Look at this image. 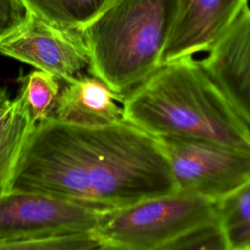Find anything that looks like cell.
Listing matches in <instances>:
<instances>
[{"label":"cell","mask_w":250,"mask_h":250,"mask_svg":"<svg viewBox=\"0 0 250 250\" xmlns=\"http://www.w3.org/2000/svg\"><path fill=\"white\" fill-rule=\"evenodd\" d=\"M11 190L105 209L178 191L158 138L126 120L90 127L53 116L36 123Z\"/></svg>","instance_id":"1"},{"label":"cell","mask_w":250,"mask_h":250,"mask_svg":"<svg viewBox=\"0 0 250 250\" xmlns=\"http://www.w3.org/2000/svg\"><path fill=\"white\" fill-rule=\"evenodd\" d=\"M124 120L156 138L213 141L250 151V127L193 57L160 65L123 101Z\"/></svg>","instance_id":"2"},{"label":"cell","mask_w":250,"mask_h":250,"mask_svg":"<svg viewBox=\"0 0 250 250\" xmlns=\"http://www.w3.org/2000/svg\"><path fill=\"white\" fill-rule=\"evenodd\" d=\"M177 0H112L82 30L89 70L126 97L158 67Z\"/></svg>","instance_id":"3"},{"label":"cell","mask_w":250,"mask_h":250,"mask_svg":"<svg viewBox=\"0 0 250 250\" xmlns=\"http://www.w3.org/2000/svg\"><path fill=\"white\" fill-rule=\"evenodd\" d=\"M215 220L216 201L177 191L107 209L94 232L103 249L166 250L191 229Z\"/></svg>","instance_id":"4"},{"label":"cell","mask_w":250,"mask_h":250,"mask_svg":"<svg viewBox=\"0 0 250 250\" xmlns=\"http://www.w3.org/2000/svg\"><path fill=\"white\" fill-rule=\"evenodd\" d=\"M179 192L213 201L250 180V151L191 138H158Z\"/></svg>","instance_id":"5"},{"label":"cell","mask_w":250,"mask_h":250,"mask_svg":"<svg viewBox=\"0 0 250 250\" xmlns=\"http://www.w3.org/2000/svg\"><path fill=\"white\" fill-rule=\"evenodd\" d=\"M105 208L32 191L0 194V240L94 231Z\"/></svg>","instance_id":"6"},{"label":"cell","mask_w":250,"mask_h":250,"mask_svg":"<svg viewBox=\"0 0 250 250\" xmlns=\"http://www.w3.org/2000/svg\"><path fill=\"white\" fill-rule=\"evenodd\" d=\"M0 54L66 83L90 65L89 50L81 31L60 28L29 11L20 24L0 37Z\"/></svg>","instance_id":"7"},{"label":"cell","mask_w":250,"mask_h":250,"mask_svg":"<svg viewBox=\"0 0 250 250\" xmlns=\"http://www.w3.org/2000/svg\"><path fill=\"white\" fill-rule=\"evenodd\" d=\"M248 0H177L159 66L208 52L229 29Z\"/></svg>","instance_id":"8"},{"label":"cell","mask_w":250,"mask_h":250,"mask_svg":"<svg viewBox=\"0 0 250 250\" xmlns=\"http://www.w3.org/2000/svg\"><path fill=\"white\" fill-rule=\"evenodd\" d=\"M250 127V9L246 7L200 60Z\"/></svg>","instance_id":"9"},{"label":"cell","mask_w":250,"mask_h":250,"mask_svg":"<svg viewBox=\"0 0 250 250\" xmlns=\"http://www.w3.org/2000/svg\"><path fill=\"white\" fill-rule=\"evenodd\" d=\"M125 97L110 90L98 77L78 76L59 93L54 114L59 121L81 126H104L124 120L115 101Z\"/></svg>","instance_id":"10"},{"label":"cell","mask_w":250,"mask_h":250,"mask_svg":"<svg viewBox=\"0 0 250 250\" xmlns=\"http://www.w3.org/2000/svg\"><path fill=\"white\" fill-rule=\"evenodd\" d=\"M35 126L21 83L18 95L0 108V194L11 190L18 163Z\"/></svg>","instance_id":"11"},{"label":"cell","mask_w":250,"mask_h":250,"mask_svg":"<svg viewBox=\"0 0 250 250\" xmlns=\"http://www.w3.org/2000/svg\"><path fill=\"white\" fill-rule=\"evenodd\" d=\"M227 250H250V180L216 201Z\"/></svg>","instance_id":"12"},{"label":"cell","mask_w":250,"mask_h":250,"mask_svg":"<svg viewBox=\"0 0 250 250\" xmlns=\"http://www.w3.org/2000/svg\"><path fill=\"white\" fill-rule=\"evenodd\" d=\"M27 11L55 26L81 31L112 0H20Z\"/></svg>","instance_id":"13"},{"label":"cell","mask_w":250,"mask_h":250,"mask_svg":"<svg viewBox=\"0 0 250 250\" xmlns=\"http://www.w3.org/2000/svg\"><path fill=\"white\" fill-rule=\"evenodd\" d=\"M103 249L94 231L67 232L45 236L0 240V250Z\"/></svg>","instance_id":"14"},{"label":"cell","mask_w":250,"mask_h":250,"mask_svg":"<svg viewBox=\"0 0 250 250\" xmlns=\"http://www.w3.org/2000/svg\"><path fill=\"white\" fill-rule=\"evenodd\" d=\"M21 83L25 87L31 114L36 123L48 118L59 96L58 78L37 69L23 77Z\"/></svg>","instance_id":"15"},{"label":"cell","mask_w":250,"mask_h":250,"mask_svg":"<svg viewBox=\"0 0 250 250\" xmlns=\"http://www.w3.org/2000/svg\"><path fill=\"white\" fill-rule=\"evenodd\" d=\"M200 249L227 250V244L217 220L191 229L172 243L166 250Z\"/></svg>","instance_id":"16"},{"label":"cell","mask_w":250,"mask_h":250,"mask_svg":"<svg viewBox=\"0 0 250 250\" xmlns=\"http://www.w3.org/2000/svg\"><path fill=\"white\" fill-rule=\"evenodd\" d=\"M27 14L20 0H0V37L20 24Z\"/></svg>","instance_id":"17"},{"label":"cell","mask_w":250,"mask_h":250,"mask_svg":"<svg viewBox=\"0 0 250 250\" xmlns=\"http://www.w3.org/2000/svg\"><path fill=\"white\" fill-rule=\"evenodd\" d=\"M9 100L6 89L0 86V108L5 104V103Z\"/></svg>","instance_id":"18"}]
</instances>
